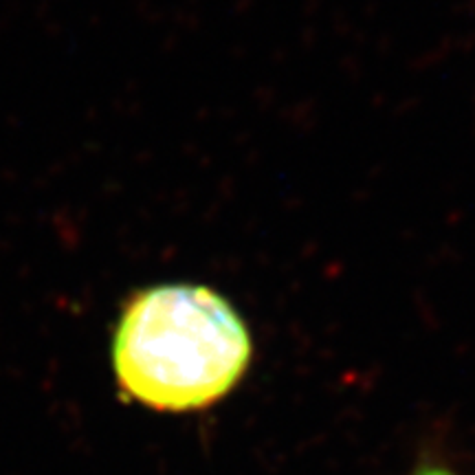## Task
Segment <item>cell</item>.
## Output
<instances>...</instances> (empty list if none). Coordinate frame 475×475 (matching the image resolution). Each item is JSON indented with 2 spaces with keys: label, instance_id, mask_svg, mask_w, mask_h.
<instances>
[{
  "label": "cell",
  "instance_id": "1",
  "mask_svg": "<svg viewBox=\"0 0 475 475\" xmlns=\"http://www.w3.org/2000/svg\"><path fill=\"white\" fill-rule=\"evenodd\" d=\"M253 356L245 319L227 297L198 284L136 293L115 330L112 363L122 387L152 409L192 411L240 383Z\"/></svg>",
  "mask_w": 475,
  "mask_h": 475
},
{
  "label": "cell",
  "instance_id": "2",
  "mask_svg": "<svg viewBox=\"0 0 475 475\" xmlns=\"http://www.w3.org/2000/svg\"><path fill=\"white\" fill-rule=\"evenodd\" d=\"M416 475H453V473L447 471V469H442V467H427V469L418 471Z\"/></svg>",
  "mask_w": 475,
  "mask_h": 475
}]
</instances>
